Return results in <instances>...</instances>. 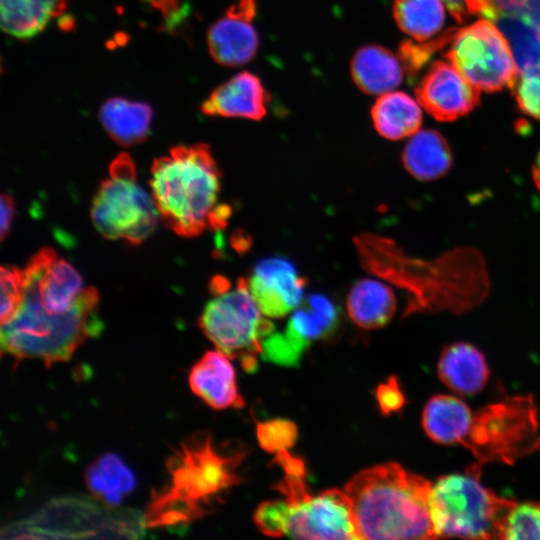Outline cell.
<instances>
[{
  "instance_id": "74e56055",
  "label": "cell",
  "mask_w": 540,
  "mask_h": 540,
  "mask_svg": "<svg viewBox=\"0 0 540 540\" xmlns=\"http://www.w3.org/2000/svg\"><path fill=\"white\" fill-rule=\"evenodd\" d=\"M154 9L158 10L167 21V27L178 22V16L183 15L180 10L179 0H144Z\"/></svg>"
},
{
  "instance_id": "d6a6232c",
  "label": "cell",
  "mask_w": 540,
  "mask_h": 540,
  "mask_svg": "<svg viewBox=\"0 0 540 540\" xmlns=\"http://www.w3.org/2000/svg\"><path fill=\"white\" fill-rule=\"evenodd\" d=\"M1 286V324L7 322L18 310L24 292L23 270L14 266H2L0 274Z\"/></svg>"
},
{
  "instance_id": "7a4b0ae2",
  "label": "cell",
  "mask_w": 540,
  "mask_h": 540,
  "mask_svg": "<svg viewBox=\"0 0 540 540\" xmlns=\"http://www.w3.org/2000/svg\"><path fill=\"white\" fill-rule=\"evenodd\" d=\"M432 484L394 462L354 475L345 485L359 539H435Z\"/></svg>"
},
{
  "instance_id": "83f0119b",
  "label": "cell",
  "mask_w": 540,
  "mask_h": 540,
  "mask_svg": "<svg viewBox=\"0 0 540 540\" xmlns=\"http://www.w3.org/2000/svg\"><path fill=\"white\" fill-rule=\"evenodd\" d=\"M493 22L508 40L519 71L540 62L538 21L519 15H500Z\"/></svg>"
},
{
  "instance_id": "2e32d148",
  "label": "cell",
  "mask_w": 540,
  "mask_h": 540,
  "mask_svg": "<svg viewBox=\"0 0 540 540\" xmlns=\"http://www.w3.org/2000/svg\"><path fill=\"white\" fill-rule=\"evenodd\" d=\"M188 383L192 392L213 409L244 406L236 385L234 367L229 357L218 349L207 351L193 365Z\"/></svg>"
},
{
  "instance_id": "ffe728a7",
  "label": "cell",
  "mask_w": 540,
  "mask_h": 540,
  "mask_svg": "<svg viewBox=\"0 0 540 540\" xmlns=\"http://www.w3.org/2000/svg\"><path fill=\"white\" fill-rule=\"evenodd\" d=\"M337 322L336 305L322 294H313L292 314L283 334L302 356L312 341L322 339L332 333Z\"/></svg>"
},
{
  "instance_id": "836d02e7",
  "label": "cell",
  "mask_w": 540,
  "mask_h": 540,
  "mask_svg": "<svg viewBox=\"0 0 540 540\" xmlns=\"http://www.w3.org/2000/svg\"><path fill=\"white\" fill-rule=\"evenodd\" d=\"M456 31L447 30L440 38L427 44H415L411 41L401 43L398 56L406 72L411 77L416 74L434 51L452 41Z\"/></svg>"
},
{
  "instance_id": "44dd1931",
  "label": "cell",
  "mask_w": 540,
  "mask_h": 540,
  "mask_svg": "<svg viewBox=\"0 0 540 540\" xmlns=\"http://www.w3.org/2000/svg\"><path fill=\"white\" fill-rule=\"evenodd\" d=\"M473 414L461 399L436 395L428 400L422 413L426 435L442 445L461 444L467 436Z\"/></svg>"
},
{
  "instance_id": "484cf974",
  "label": "cell",
  "mask_w": 540,
  "mask_h": 540,
  "mask_svg": "<svg viewBox=\"0 0 540 540\" xmlns=\"http://www.w3.org/2000/svg\"><path fill=\"white\" fill-rule=\"evenodd\" d=\"M85 479L88 489L109 505L119 504L135 485L131 470L112 453L94 461L88 467Z\"/></svg>"
},
{
  "instance_id": "52a82bcc",
  "label": "cell",
  "mask_w": 540,
  "mask_h": 540,
  "mask_svg": "<svg viewBox=\"0 0 540 540\" xmlns=\"http://www.w3.org/2000/svg\"><path fill=\"white\" fill-rule=\"evenodd\" d=\"M461 445L476 460L467 470L481 475L485 464L512 465L540 447L538 412L531 395H516L486 405L473 414Z\"/></svg>"
},
{
  "instance_id": "f35d334b",
  "label": "cell",
  "mask_w": 540,
  "mask_h": 540,
  "mask_svg": "<svg viewBox=\"0 0 540 540\" xmlns=\"http://www.w3.org/2000/svg\"><path fill=\"white\" fill-rule=\"evenodd\" d=\"M0 207H1L0 236H1V240H4L10 230V227L14 218V211H15L14 200L9 194L3 193L1 195Z\"/></svg>"
},
{
  "instance_id": "8992f818",
  "label": "cell",
  "mask_w": 540,
  "mask_h": 540,
  "mask_svg": "<svg viewBox=\"0 0 540 540\" xmlns=\"http://www.w3.org/2000/svg\"><path fill=\"white\" fill-rule=\"evenodd\" d=\"M211 290L214 297L203 309L200 328L219 351L239 359L246 371H254L257 357L262 355V342L274 331L273 324L254 301L248 278H239L231 287L225 278L216 277Z\"/></svg>"
},
{
  "instance_id": "8fae6325",
  "label": "cell",
  "mask_w": 540,
  "mask_h": 540,
  "mask_svg": "<svg viewBox=\"0 0 540 540\" xmlns=\"http://www.w3.org/2000/svg\"><path fill=\"white\" fill-rule=\"evenodd\" d=\"M288 504L287 535L292 538L359 539L351 501L344 490L329 489Z\"/></svg>"
},
{
  "instance_id": "4316f807",
  "label": "cell",
  "mask_w": 540,
  "mask_h": 540,
  "mask_svg": "<svg viewBox=\"0 0 540 540\" xmlns=\"http://www.w3.org/2000/svg\"><path fill=\"white\" fill-rule=\"evenodd\" d=\"M392 13L400 30L417 42L436 35L445 22L441 0H394Z\"/></svg>"
},
{
  "instance_id": "7402d4cb",
  "label": "cell",
  "mask_w": 540,
  "mask_h": 540,
  "mask_svg": "<svg viewBox=\"0 0 540 540\" xmlns=\"http://www.w3.org/2000/svg\"><path fill=\"white\" fill-rule=\"evenodd\" d=\"M346 305L349 317L357 326L372 330L391 320L396 311V297L386 283L364 278L352 286Z\"/></svg>"
},
{
  "instance_id": "ab89813d",
  "label": "cell",
  "mask_w": 540,
  "mask_h": 540,
  "mask_svg": "<svg viewBox=\"0 0 540 540\" xmlns=\"http://www.w3.org/2000/svg\"><path fill=\"white\" fill-rule=\"evenodd\" d=\"M532 178L537 190L540 193V151L532 167Z\"/></svg>"
},
{
  "instance_id": "8d00e7d4",
  "label": "cell",
  "mask_w": 540,
  "mask_h": 540,
  "mask_svg": "<svg viewBox=\"0 0 540 540\" xmlns=\"http://www.w3.org/2000/svg\"><path fill=\"white\" fill-rule=\"evenodd\" d=\"M458 22L464 23L470 17L480 15L485 19L491 18V7L488 0H441Z\"/></svg>"
},
{
  "instance_id": "6da1fadb",
  "label": "cell",
  "mask_w": 540,
  "mask_h": 540,
  "mask_svg": "<svg viewBox=\"0 0 540 540\" xmlns=\"http://www.w3.org/2000/svg\"><path fill=\"white\" fill-rule=\"evenodd\" d=\"M242 456L217 449L207 432L185 438L169 457L167 482L152 493L144 514L150 528L188 525L207 515L221 495L240 482Z\"/></svg>"
},
{
  "instance_id": "30bf717a",
  "label": "cell",
  "mask_w": 540,
  "mask_h": 540,
  "mask_svg": "<svg viewBox=\"0 0 540 540\" xmlns=\"http://www.w3.org/2000/svg\"><path fill=\"white\" fill-rule=\"evenodd\" d=\"M445 57L468 82L487 93L512 88L519 73L508 40L488 19L457 30Z\"/></svg>"
},
{
  "instance_id": "ba28073f",
  "label": "cell",
  "mask_w": 540,
  "mask_h": 540,
  "mask_svg": "<svg viewBox=\"0 0 540 540\" xmlns=\"http://www.w3.org/2000/svg\"><path fill=\"white\" fill-rule=\"evenodd\" d=\"M479 479L480 475L467 470L442 476L432 485L429 511L437 538H498L515 501L499 497Z\"/></svg>"
},
{
  "instance_id": "5bb4252c",
  "label": "cell",
  "mask_w": 540,
  "mask_h": 540,
  "mask_svg": "<svg viewBox=\"0 0 540 540\" xmlns=\"http://www.w3.org/2000/svg\"><path fill=\"white\" fill-rule=\"evenodd\" d=\"M248 280L251 295L264 316L284 317L301 305L305 280L283 258L259 262Z\"/></svg>"
},
{
  "instance_id": "ac0fdd59",
  "label": "cell",
  "mask_w": 540,
  "mask_h": 540,
  "mask_svg": "<svg viewBox=\"0 0 540 540\" xmlns=\"http://www.w3.org/2000/svg\"><path fill=\"white\" fill-rule=\"evenodd\" d=\"M350 69L356 86L369 95H382L394 90L404 75L399 56L375 44L359 48L352 57Z\"/></svg>"
},
{
  "instance_id": "d4e9b609",
  "label": "cell",
  "mask_w": 540,
  "mask_h": 540,
  "mask_svg": "<svg viewBox=\"0 0 540 540\" xmlns=\"http://www.w3.org/2000/svg\"><path fill=\"white\" fill-rule=\"evenodd\" d=\"M1 27L9 35L28 39L64 12L67 0H1Z\"/></svg>"
},
{
  "instance_id": "1f68e13d",
  "label": "cell",
  "mask_w": 540,
  "mask_h": 540,
  "mask_svg": "<svg viewBox=\"0 0 540 540\" xmlns=\"http://www.w3.org/2000/svg\"><path fill=\"white\" fill-rule=\"evenodd\" d=\"M290 518V507L287 501L275 500L261 503L255 513L257 528L270 537L287 535Z\"/></svg>"
},
{
  "instance_id": "f1b7e54d",
  "label": "cell",
  "mask_w": 540,
  "mask_h": 540,
  "mask_svg": "<svg viewBox=\"0 0 540 540\" xmlns=\"http://www.w3.org/2000/svg\"><path fill=\"white\" fill-rule=\"evenodd\" d=\"M497 539H540V503H514L499 528Z\"/></svg>"
},
{
  "instance_id": "9a60e30c",
  "label": "cell",
  "mask_w": 540,
  "mask_h": 540,
  "mask_svg": "<svg viewBox=\"0 0 540 540\" xmlns=\"http://www.w3.org/2000/svg\"><path fill=\"white\" fill-rule=\"evenodd\" d=\"M269 94L255 74L242 71L218 87L202 103L209 116L260 120L267 114Z\"/></svg>"
},
{
  "instance_id": "5b68a950",
  "label": "cell",
  "mask_w": 540,
  "mask_h": 540,
  "mask_svg": "<svg viewBox=\"0 0 540 540\" xmlns=\"http://www.w3.org/2000/svg\"><path fill=\"white\" fill-rule=\"evenodd\" d=\"M361 266L370 274L404 289L409 301L404 311L408 316L418 311H466L481 301L464 292V282H456L447 265L456 253L434 261H423L404 253L396 243L386 237L364 233L354 237Z\"/></svg>"
},
{
  "instance_id": "60d3db41",
  "label": "cell",
  "mask_w": 540,
  "mask_h": 540,
  "mask_svg": "<svg viewBox=\"0 0 540 540\" xmlns=\"http://www.w3.org/2000/svg\"><path fill=\"white\" fill-rule=\"evenodd\" d=\"M538 32H539V36H540V22H539V25H538Z\"/></svg>"
},
{
  "instance_id": "277c9868",
  "label": "cell",
  "mask_w": 540,
  "mask_h": 540,
  "mask_svg": "<svg viewBox=\"0 0 540 540\" xmlns=\"http://www.w3.org/2000/svg\"><path fill=\"white\" fill-rule=\"evenodd\" d=\"M98 303L97 290L86 287L72 309L50 313L41 305L35 290L24 282L18 310L1 324L2 352L17 359H38L46 366L68 360L84 341L102 331Z\"/></svg>"
},
{
  "instance_id": "cb8c5ba5",
  "label": "cell",
  "mask_w": 540,
  "mask_h": 540,
  "mask_svg": "<svg viewBox=\"0 0 540 540\" xmlns=\"http://www.w3.org/2000/svg\"><path fill=\"white\" fill-rule=\"evenodd\" d=\"M99 119L114 141L122 146H132L147 138L152 108L144 102L115 97L101 106Z\"/></svg>"
},
{
  "instance_id": "f546056e",
  "label": "cell",
  "mask_w": 540,
  "mask_h": 540,
  "mask_svg": "<svg viewBox=\"0 0 540 540\" xmlns=\"http://www.w3.org/2000/svg\"><path fill=\"white\" fill-rule=\"evenodd\" d=\"M511 90L520 111L540 120V62L520 70Z\"/></svg>"
},
{
  "instance_id": "603a6c76",
  "label": "cell",
  "mask_w": 540,
  "mask_h": 540,
  "mask_svg": "<svg viewBox=\"0 0 540 540\" xmlns=\"http://www.w3.org/2000/svg\"><path fill=\"white\" fill-rule=\"evenodd\" d=\"M418 101L401 91L380 95L371 108L375 130L388 140L410 138L422 125V111Z\"/></svg>"
},
{
  "instance_id": "d590c367",
  "label": "cell",
  "mask_w": 540,
  "mask_h": 540,
  "mask_svg": "<svg viewBox=\"0 0 540 540\" xmlns=\"http://www.w3.org/2000/svg\"><path fill=\"white\" fill-rule=\"evenodd\" d=\"M376 400L384 415L399 412L405 404V397L396 377L391 376L376 389Z\"/></svg>"
},
{
  "instance_id": "9c48e42d",
  "label": "cell",
  "mask_w": 540,
  "mask_h": 540,
  "mask_svg": "<svg viewBox=\"0 0 540 540\" xmlns=\"http://www.w3.org/2000/svg\"><path fill=\"white\" fill-rule=\"evenodd\" d=\"M109 172V178L102 181L92 200V222L107 239L140 244L157 224L159 213L153 197L138 184L136 168L128 154H119Z\"/></svg>"
},
{
  "instance_id": "4dcf8cb0",
  "label": "cell",
  "mask_w": 540,
  "mask_h": 540,
  "mask_svg": "<svg viewBox=\"0 0 540 540\" xmlns=\"http://www.w3.org/2000/svg\"><path fill=\"white\" fill-rule=\"evenodd\" d=\"M260 447L268 453H278L291 448L298 436L297 426L287 419L259 422L256 427Z\"/></svg>"
},
{
  "instance_id": "4fadbf2b",
  "label": "cell",
  "mask_w": 540,
  "mask_h": 540,
  "mask_svg": "<svg viewBox=\"0 0 540 540\" xmlns=\"http://www.w3.org/2000/svg\"><path fill=\"white\" fill-rule=\"evenodd\" d=\"M255 16V0H239L210 26L208 49L218 64L236 67L254 58L259 46L258 34L252 24Z\"/></svg>"
},
{
  "instance_id": "d6986e66",
  "label": "cell",
  "mask_w": 540,
  "mask_h": 540,
  "mask_svg": "<svg viewBox=\"0 0 540 540\" xmlns=\"http://www.w3.org/2000/svg\"><path fill=\"white\" fill-rule=\"evenodd\" d=\"M453 157L446 139L433 129L419 130L412 135L402 152L405 169L416 179L436 180L452 166Z\"/></svg>"
},
{
  "instance_id": "3957f363",
  "label": "cell",
  "mask_w": 540,
  "mask_h": 540,
  "mask_svg": "<svg viewBox=\"0 0 540 540\" xmlns=\"http://www.w3.org/2000/svg\"><path fill=\"white\" fill-rule=\"evenodd\" d=\"M221 173L206 144L173 147L151 166L150 188L163 223L182 237L226 225L228 206L219 204Z\"/></svg>"
},
{
  "instance_id": "e575fe53",
  "label": "cell",
  "mask_w": 540,
  "mask_h": 540,
  "mask_svg": "<svg viewBox=\"0 0 540 540\" xmlns=\"http://www.w3.org/2000/svg\"><path fill=\"white\" fill-rule=\"evenodd\" d=\"M491 7V19L500 15H519L540 22V0H488Z\"/></svg>"
},
{
  "instance_id": "e0dca14e",
  "label": "cell",
  "mask_w": 540,
  "mask_h": 540,
  "mask_svg": "<svg viewBox=\"0 0 540 540\" xmlns=\"http://www.w3.org/2000/svg\"><path fill=\"white\" fill-rule=\"evenodd\" d=\"M437 372L450 390L462 396L480 392L489 377L482 352L465 342L453 343L442 350Z\"/></svg>"
},
{
  "instance_id": "7c38bea8",
  "label": "cell",
  "mask_w": 540,
  "mask_h": 540,
  "mask_svg": "<svg viewBox=\"0 0 540 540\" xmlns=\"http://www.w3.org/2000/svg\"><path fill=\"white\" fill-rule=\"evenodd\" d=\"M418 103L438 121L451 122L469 114L480 102V90L448 61H435L418 83Z\"/></svg>"
}]
</instances>
